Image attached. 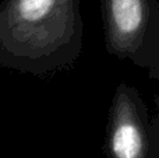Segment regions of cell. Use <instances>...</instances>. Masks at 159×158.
<instances>
[{"mask_svg":"<svg viewBox=\"0 0 159 158\" xmlns=\"http://www.w3.org/2000/svg\"><path fill=\"white\" fill-rule=\"evenodd\" d=\"M81 0H2L0 67L45 76L82 52Z\"/></svg>","mask_w":159,"mask_h":158,"instance_id":"obj_1","label":"cell"},{"mask_svg":"<svg viewBox=\"0 0 159 158\" xmlns=\"http://www.w3.org/2000/svg\"><path fill=\"white\" fill-rule=\"evenodd\" d=\"M105 48L159 80V0H101Z\"/></svg>","mask_w":159,"mask_h":158,"instance_id":"obj_2","label":"cell"},{"mask_svg":"<svg viewBox=\"0 0 159 158\" xmlns=\"http://www.w3.org/2000/svg\"><path fill=\"white\" fill-rule=\"evenodd\" d=\"M105 151L107 158H159V114L149 116L140 91L126 83L110 102Z\"/></svg>","mask_w":159,"mask_h":158,"instance_id":"obj_3","label":"cell"}]
</instances>
